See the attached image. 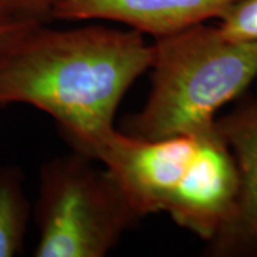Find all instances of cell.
I'll use <instances>...</instances> for the list:
<instances>
[{
  "mask_svg": "<svg viewBox=\"0 0 257 257\" xmlns=\"http://www.w3.org/2000/svg\"><path fill=\"white\" fill-rule=\"evenodd\" d=\"M152 57L153 46L135 29L53 30L43 23L0 64V107L45 111L76 152L94 160L123 96Z\"/></svg>",
  "mask_w": 257,
  "mask_h": 257,
  "instance_id": "6da1fadb",
  "label": "cell"
},
{
  "mask_svg": "<svg viewBox=\"0 0 257 257\" xmlns=\"http://www.w3.org/2000/svg\"><path fill=\"white\" fill-rule=\"evenodd\" d=\"M200 133L152 140L114 128L94 160L109 170L139 216L145 219L166 210L196 153Z\"/></svg>",
  "mask_w": 257,
  "mask_h": 257,
  "instance_id": "277c9868",
  "label": "cell"
},
{
  "mask_svg": "<svg viewBox=\"0 0 257 257\" xmlns=\"http://www.w3.org/2000/svg\"><path fill=\"white\" fill-rule=\"evenodd\" d=\"M40 25L43 23L32 20H0V64Z\"/></svg>",
  "mask_w": 257,
  "mask_h": 257,
  "instance_id": "8fae6325",
  "label": "cell"
},
{
  "mask_svg": "<svg viewBox=\"0 0 257 257\" xmlns=\"http://www.w3.org/2000/svg\"><path fill=\"white\" fill-rule=\"evenodd\" d=\"M240 175V194L233 219L207 244L210 256L257 257V100L216 119Z\"/></svg>",
  "mask_w": 257,
  "mask_h": 257,
  "instance_id": "52a82bcc",
  "label": "cell"
},
{
  "mask_svg": "<svg viewBox=\"0 0 257 257\" xmlns=\"http://www.w3.org/2000/svg\"><path fill=\"white\" fill-rule=\"evenodd\" d=\"M36 257H103L142 217L106 167L76 152L40 169Z\"/></svg>",
  "mask_w": 257,
  "mask_h": 257,
  "instance_id": "3957f363",
  "label": "cell"
},
{
  "mask_svg": "<svg viewBox=\"0 0 257 257\" xmlns=\"http://www.w3.org/2000/svg\"><path fill=\"white\" fill-rule=\"evenodd\" d=\"M237 0H57L52 19L109 20L159 37L217 19Z\"/></svg>",
  "mask_w": 257,
  "mask_h": 257,
  "instance_id": "8992f818",
  "label": "cell"
},
{
  "mask_svg": "<svg viewBox=\"0 0 257 257\" xmlns=\"http://www.w3.org/2000/svg\"><path fill=\"white\" fill-rule=\"evenodd\" d=\"M239 194V167L214 123L199 135L196 153L165 213L209 244L233 219Z\"/></svg>",
  "mask_w": 257,
  "mask_h": 257,
  "instance_id": "5b68a950",
  "label": "cell"
},
{
  "mask_svg": "<svg viewBox=\"0 0 257 257\" xmlns=\"http://www.w3.org/2000/svg\"><path fill=\"white\" fill-rule=\"evenodd\" d=\"M18 166L0 167V257L20 256L30 219V203Z\"/></svg>",
  "mask_w": 257,
  "mask_h": 257,
  "instance_id": "ba28073f",
  "label": "cell"
},
{
  "mask_svg": "<svg viewBox=\"0 0 257 257\" xmlns=\"http://www.w3.org/2000/svg\"><path fill=\"white\" fill-rule=\"evenodd\" d=\"M220 33L234 42H257V0H237L216 19Z\"/></svg>",
  "mask_w": 257,
  "mask_h": 257,
  "instance_id": "9c48e42d",
  "label": "cell"
},
{
  "mask_svg": "<svg viewBox=\"0 0 257 257\" xmlns=\"http://www.w3.org/2000/svg\"><path fill=\"white\" fill-rule=\"evenodd\" d=\"M152 89L123 132L140 139L200 133L257 77V42H234L206 23L156 39Z\"/></svg>",
  "mask_w": 257,
  "mask_h": 257,
  "instance_id": "7a4b0ae2",
  "label": "cell"
},
{
  "mask_svg": "<svg viewBox=\"0 0 257 257\" xmlns=\"http://www.w3.org/2000/svg\"><path fill=\"white\" fill-rule=\"evenodd\" d=\"M57 0H0V20H32L47 23Z\"/></svg>",
  "mask_w": 257,
  "mask_h": 257,
  "instance_id": "30bf717a",
  "label": "cell"
}]
</instances>
